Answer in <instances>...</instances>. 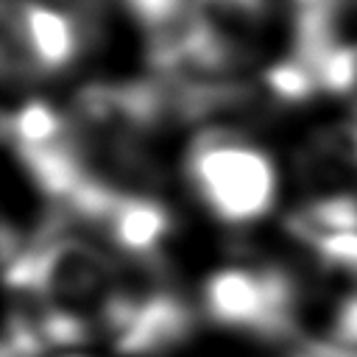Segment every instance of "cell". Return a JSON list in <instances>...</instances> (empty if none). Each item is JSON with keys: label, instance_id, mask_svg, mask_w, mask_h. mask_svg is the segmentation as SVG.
<instances>
[{"label": "cell", "instance_id": "6da1fadb", "mask_svg": "<svg viewBox=\"0 0 357 357\" xmlns=\"http://www.w3.org/2000/svg\"><path fill=\"white\" fill-rule=\"evenodd\" d=\"M195 181L204 201L223 218L243 220L265 209L273 176L268 159L237 139H218L195 159Z\"/></svg>", "mask_w": 357, "mask_h": 357}]
</instances>
